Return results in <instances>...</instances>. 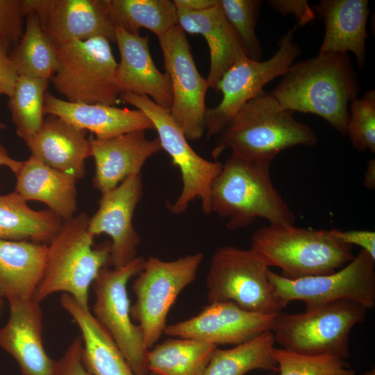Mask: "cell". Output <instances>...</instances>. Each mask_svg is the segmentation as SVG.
Segmentation results:
<instances>
[{"mask_svg": "<svg viewBox=\"0 0 375 375\" xmlns=\"http://www.w3.org/2000/svg\"><path fill=\"white\" fill-rule=\"evenodd\" d=\"M360 90L347 53H318L293 63L269 93L281 109L317 115L346 135L350 103Z\"/></svg>", "mask_w": 375, "mask_h": 375, "instance_id": "1", "label": "cell"}, {"mask_svg": "<svg viewBox=\"0 0 375 375\" xmlns=\"http://www.w3.org/2000/svg\"><path fill=\"white\" fill-rule=\"evenodd\" d=\"M216 138L214 158L229 149L242 158L270 165L285 149L317 143L314 130L281 109L265 91L248 101Z\"/></svg>", "mask_w": 375, "mask_h": 375, "instance_id": "2", "label": "cell"}, {"mask_svg": "<svg viewBox=\"0 0 375 375\" xmlns=\"http://www.w3.org/2000/svg\"><path fill=\"white\" fill-rule=\"evenodd\" d=\"M269 167L231 154L211 186L210 213L227 219L229 230L247 227L258 218L294 225L295 215L274 185Z\"/></svg>", "mask_w": 375, "mask_h": 375, "instance_id": "3", "label": "cell"}, {"mask_svg": "<svg viewBox=\"0 0 375 375\" xmlns=\"http://www.w3.org/2000/svg\"><path fill=\"white\" fill-rule=\"evenodd\" d=\"M90 217L81 212L63 221L47 244L45 267L33 300L41 303L57 292L67 294L89 308V290L100 270L110 265V243L94 246Z\"/></svg>", "mask_w": 375, "mask_h": 375, "instance_id": "4", "label": "cell"}, {"mask_svg": "<svg viewBox=\"0 0 375 375\" xmlns=\"http://www.w3.org/2000/svg\"><path fill=\"white\" fill-rule=\"evenodd\" d=\"M250 249L288 279L335 272L355 256L353 247L336 240L329 230L271 224L257 229Z\"/></svg>", "mask_w": 375, "mask_h": 375, "instance_id": "5", "label": "cell"}, {"mask_svg": "<svg viewBox=\"0 0 375 375\" xmlns=\"http://www.w3.org/2000/svg\"><path fill=\"white\" fill-rule=\"evenodd\" d=\"M367 309L349 301H336L303 312L276 314L270 331L281 348L309 355L349 356L352 328L363 322Z\"/></svg>", "mask_w": 375, "mask_h": 375, "instance_id": "6", "label": "cell"}, {"mask_svg": "<svg viewBox=\"0 0 375 375\" xmlns=\"http://www.w3.org/2000/svg\"><path fill=\"white\" fill-rule=\"evenodd\" d=\"M105 38L74 40L56 47L58 66L50 81L70 102L115 106L121 93L117 64Z\"/></svg>", "mask_w": 375, "mask_h": 375, "instance_id": "7", "label": "cell"}, {"mask_svg": "<svg viewBox=\"0 0 375 375\" xmlns=\"http://www.w3.org/2000/svg\"><path fill=\"white\" fill-rule=\"evenodd\" d=\"M203 259L200 252L169 261L155 256L145 259L133 283L135 301L131 306V315L147 349L164 333L169 311L181 292L195 280Z\"/></svg>", "mask_w": 375, "mask_h": 375, "instance_id": "8", "label": "cell"}, {"mask_svg": "<svg viewBox=\"0 0 375 375\" xmlns=\"http://www.w3.org/2000/svg\"><path fill=\"white\" fill-rule=\"evenodd\" d=\"M269 267L255 251L233 246L213 253L206 285L208 303L230 301L241 308L275 315L285 307L274 296L267 277Z\"/></svg>", "mask_w": 375, "mask_h": 375, "instance_id": "9", "label": "cell"}, {"mask_svg": "<svg viewBox=\"0 0 375 375\" xmlns=\"http://www.w3.org/2000/svg\"><path fill=\"white\" fill-rule=\"evenodd\" d=\"M120 101L144 113L157 132L162 150L181 172L182 188L176 200L168 206L180 215L190 203L200 199L204 214H210V193L213 181L222 171L223 164L199 156L190 145L188 140L172 117L169 108L162 107L146 96L121 92Z\"/></svg>", "mask_w": 375, "mask_h": 375, "instance_id": "10", "label": "cell"}, {"mask_svg": "<svg viewBox=\"0 0 375 375\" xmlns=\"http://www.w3.org/2000/svg\"><path fill=\"white\" fill-rule=\"evenodd\" d=\"M274 296L285 308L301 301L310 310L336 301H349L367 310L375 306V259L360 249L346 265L334 272L297 279L267 273Z\"/></svg>", "mask_w": 375, "mask_h": 375, "instance_id": "11", "label": "cell"}, {"mask_svg": "<svg viewBox=\"0 0 375 375\" xmlns=\"http://www.w3.org/2000/svg\"><path fill=\"white\" fill-rule=\"evenodd\" d=\"M296 24L280 38L278 49L266 60H254L244 56L236 61L222 76L217 92L222 99L205 113V132L208 138L218 135L236 113L250 100L262 94L264 87L273 79L282 76L301 54L300 47L294 41Z\"/></svg>", "mask_w": 375, "mask_h": 375, "instance_id": "12", "label": "cell"}, {"mask_svg": "<svg viewBox=\"0 0 375 375\" xmlns=\"http://www.w3.org/2000/svg\"><path fill=\"white\" fill-rule=\"evenodd\" d=\"M145 259L136 258L119 268L101 269L92 288V314L113 339L136 375H149L147 348L132 319L127 285L142 269Z\"/></svg>", "mask_w": 375, "mask_h": 375, "instance_id": "13", "label": "cell"}, {"mask_svg": "<svg viewBox=\"0 0 375 375\" xmlns=\"http://www.w3.org/2000/svg\"><path fill=\"white\" fill-rule=\"evenodd\" d=\"M158 41L171 83L170 115L188 140H199L205 133L207 79L198 71L185 33L178 24Z\"/></svg>", "mask_w": 375, "mask_h": 375, "instance_id": "14", "label": "cell"}, {"mask_svg": "<svg viewBox=\"0 0 375 375\" xmlns=\"http://www.w3.org/2000/svg\"><path fill=\"white\" fill-rule=\"evenodd\" d=\"M26 16L35 14L56 47L102 37L115 40L110 0H22Z\"/></svg>", "mask_w": 375, "mask_h": 375, "instance_id": "15", "label": "cell"}, {"mask_svg": "<svg viewBox=\"0 0 375 375\" xmlns=\"http://www.w3.org/2000/svg\"><path fill=\"white\" fill-rule=\"evenodd\" d=\"M275 315L249 312L230 301L210 303L197 315L167 325L164 333L172 338L193 339L217 347L235 346L270 331Z\"/></svg>", "mask_w": 375, "mask_h": 375, "instance_id": "16", "label": "cell"}, {"mask_svg": "<svg viewBox=\"0 0 375 375\" xmlns=\"http://www.w3.org/2000/svg\"><path fill=\"white\" fill-rule=\"evenodd\" d=\"M140 174L131 176L101 194L99 208L90 218L88 229L94 237L109 235L110 265L122 267L138 257L140 235L133 224L135 210L142 196Z\"/></svg>", "mask_w": 375, "mask_h": 375, "instance_id": "17", "label": "cell"}, {"mask_svg": "<svg viewBox=\"0 0 375 375\" xmlns=\"http://www.w3.org/2000/svg\"><path fill=\"white\" fill-rule=\"evenodd\" d=\"M10 315L0 328V348L17 362L22 375H56L57 360L43 342V314L33 299L9 303Z\"/></svg>", "mask_w": 375, "mask_h": 375, "instance_id": "18", "label": "cell"}, {"mask_svg": "<svg viewBox=\"0 0 375 375\" xmlns=\"http://www.w3.org/2000/svg\"><path fill=\"white\" fill-rule=\"evenodd\" d=\"M146 131H135L108 139L90 137L95 163L93 185L101 194L126 178L140 174L145 162L162 150L158 138L148 139Z\"/></svg>", "mask_w": 375, "mask_h": 375, "instance_id": "19", "label": "cell"}, {"mask_svg": "<svg viewBox=\"0 0 375 375\" xmlns=\"http://www.w3.org/2000/svg\"><path fill=\"white\" fill-rule=\"evenodd\" d=\"M114 42L120 55L116 74L120 92L146 96L169 109L172 101L169 77L154 64L149 37L131 33L115 26Z\"/></svg>", "mask_w": 375, "mask_h": 375, "instance_id": "20", "label": "cell"}, {"mask_svg": "<svg viewBox=\"0 0 375 375\" xmlns=\"http://www.w3.org/2000/svg\"><path fill=\"white\" fill-rule=\"evenodd\" d=\"M44 115L56 116L96 138L108 139L135 131L154 130L149 118L138 109L101 103L70 102L46 92Z\"/></svg>", "mask_w": 375, "mask_h": 375, "instance_id": "21", "label": "cell"}, {"mask_svg": "<svg viewBox=\"0 0 375 375\" xmlns=\"http://www.w3.org/2000/svg\"><path fill=\"white\" fill-rule=\"evenodd\" d=\"M323 20L325 33L318 53L351 52L362 69L365 64L367 0H321L312 8Z\"/></svg>", "mask_w": 375, "mask_h": 375, "instance_id": "22", "label": "cell"}, {"mask_svg": "<svg viewBox=\"0 0 375 375\" xmlns=\"http://www.w3.org/2000/svg\"><path fill=\"white\" fill-rule=\"evenodd\" d=\"M87 132L56 116L44 119L39 131L26 144L32 156L77 181L85 174V160L91 157Z\"/></svg>", "mask_w": 375, "mask_h": 375, "instance_id": "23", "label": "cell"}, {"mask_svg": "<svg viewBox=\"0 0 375 375\" xmlns=\"http://www.w3.org/2000/svg\"><path fill=\"white\" fill-rule=\"evenodd\" d=\"M178 25L185 33L199 34L209 49L210 67L206 78L209 88L217 91L224 74L246 56L241 42L218 4L201 11L177 10Z\"/></svg>", "mask_w": 375, "mask_h": 375, "instance_id": "24", "label": "cell"}, {"mask_svg": "<svg viewBox=\"0 0 375 375\" xmlns=\"http://www.w3.org/2000/svg\"><path fill=\"white\" fill-rule=\"evenodd\" d=\"M47 253V244L0 240V297L8 303L33 299Z\"/></svg>", "mask_w": 375, "mask_h": 375, "instance_id": "25", "label": "cell"}, {"mask_svg": "<svg viewBox=\"0 0 375 375\" xmlns=\"http://www.w3.org/2000/svg\"><path fill=\"white\" fill-rule=\"evenodd\" d=\"M60 302L80 330L82 360L92 375H136L90 308H83L67 294L61 295Z\"/></svg>", "mask_w": 375, "mask_h": 375, "instance_id": "26", "label": "cell"}, {"mask_svg": "<svg viewBox=\"0 0 375 375\" xmlns=\"http://www.w3.org/2000/svg\"><path fill=\"white\" fill-rule=\"evenodd\" d=\"M15 176V191L26 201L42 202L62 221L75 215L77 180L74 176L50 167L32 156L22 162Z\"/></svg>", "mask_w": 375, "mask_h": 375, "instance_id": "27", "label": "cell"}, {"mask_svg": "<svg viewBox=\"0 0 375 375\" xmlns=\"http://www.w3.org/2000/svg\"><path fill=\"white\" fill-rule=\"evenodd\" d=\"M62 222L49 209H32L15 191L0 195V240L49 244Z\"/></svg>", "mask_w": 375, "mask_h": 375, "instance_id": "28", "label": "cell"}, {"mask_svg": "<svg viewBox=\"0 0 375 375\" xmlns=\"http://www.w3.org/2000/svg\"><path fill=\"white\" fill-rule=\"evenodd\" d=\"M217 347L197 340L170 337L149 349V373L156 375H203Z\"/></svg>", "mask_w": 375, "mask_h": 375, "instance_id": "29", "label": "cell"}, {"mask_svg": "<svg viewBox=\"0 0 375 375\" xmlns=\"http://www.w3.org/2000/svg\"><path fill=\"white\" fill-rule=\"evenodd\" d=\"M270 331L228 349L214 351L203 375H245L256 369L277 372Z\"/></svg>", "mask_w": 375, "mask_h": 375, "instance_id": "30", "label": "cell"}, {"mask_svg": "<svg viewBox=\"0 0 375 375\" xmlns=\"http://www.w3.org/2000/svg\"><path fill=\"white\" fill-rule=\"evenodd\" d=\"M110 11L115 26L133 34L144 28L158 38L178 24L177 10L169 0H110Z\"/></svg>", "mask_w": 375, "mask_h": 375, "instance_id": "31", "label": "cell"}, {"mask_svg": "<svg viewBox=\"0 0 375 375\" xmlns=\"http://www.w3.org/2000/svg\"><path fill=\"white\" fill-rule=\"evenodd\" d=\"M10 56L19 75L50 81L58 66L56 47L33 13L26 15L23 35Z\"/></svg>", "mask_w": 375, "mask_h": 375, "instance_id": "32", "label": "cell"}, {"mask_svg": "<svg viewBox=\"0 0 375 375\" xmlns=\"http://www.w3.org/2000/svg\"><path fill=\"white\" fill-rule=\"evenodd\" d=\"M49 80L19 75L8 107L17 135L27 144L44 121V96Z\"/></svg>", "mask_w": 375, "mask_h": 375, "instance_id": "33", "label": "cell"}, {"mask_svg": "<svg viewBox=\"0 0 375 375\" xmlns=\"http://www.w3.org/2000/svg\"><path fill=\"white\" fill-rule=\"evenodd\" d=\"M279 375H356L346 360L330 355L303 354L274 348Z\"/></svg>", "mask_w": 375, "mask_h": 375, "instance_id": "34", "label": "cell"}, {"mask_svg": "<svg viewBox=\"0 0 375 375\" xmlns=\"http://www.w3.org/2000/svg\"><path fill=\"white\" fill-rule=\"evenodd\" d=\"M228 23L237 34L245 56L260 60L262 47L256 33L262 3L260 0H217Z\"/></svg>", "mask_w": 375, "mask_h": 375, "instance_id": "35", "label": "cell"}, {"mask_svg": "<svg viewBox=\"0 0 375 375\" xmlns=\"http://www.w3.org/2000/svg\"><path fill=\"white\" fill-rule=\"evenodd\" d=\"M346 135L353 147L359 151L375 153V91L366 92L361 98L353 100L349 106Z\"/></svg>", "mask_w": 375, "mask_h": 375, "instance_id": "36", "label": "cell"}, {"mask_svg": "<svg viewBox=\"0 0 375 375\" xmlns=\"http://www.w3.org/2000/svg\"><path fill=\"white\" fill-rule=\"evenodd\" d=\"M26 13L22 0H0V40L17 45L23 33Z\"/></svg>", "mask_w": 375, "mask_h": 375, "instance_id": "37", "label": "cell"}, {"mask_svg": "<svg viewBox=\"0 0 375 375\" xmlns=\"http://www.w3.org/2000/svg\"><path fill=\"white\" fill-rule=\"evenodd\" d=\"M81 349V338L76 336L57 360L56 375H92L83 362Z\"/></svg>", "mask_w": 375, "mask_h": 375, "instance_id": "38", "label": "cell"}, {"mask_svg": "<svg viewBox=\"0 0 375 375\" xmlns=\"http://www.w3.org/2000/svg\"><path fill=\"white\" fill-rule=\"evenodd\" d=\"M9 46L0 40V95L10 97L19 78L17 67L8 54Z\"/></svg>", "mask_w": 375, "mask_h": 375, "instance_id": "39", "label": "cell"}, {"mask_svg": "<svg viewBox=\"0 0 375 375\" xmlns=\"http://www.w3.org/2000/svg\"><path fill=\"white\" fill-rule=\"evenodd\" d=\"M329 231L338 241L352 247L357 245L375 259L374 231L366 230L341 231L337 228H331Z\"/></svg>", "mask_w": 375, "mask_h": 375, "instance_id": "40", "label": "cell"}, {"mask_svg": "<svg viewBox=\"0 0 375 375\" xmlns=\"http://www.w3.org/2000/svg\"><path fill=\"white\" fill-rule=\"evenodd\" d=\"M268 3L279 13L293 15L297 26H303L315 18V14L306 0H269Z\"/></svg>", "mask_w": 375, "mask_h": 375, "instance_id": "41", "label": "cell"}, {"mask_svg": "<svg viewBox=\"0 0 375 375\" xmlns=\"http://www.w3.org/2000/svg\"><path fill=\"white\" fill-rule=\"evenodd\" d=\"M176 10L201 11L210 8L217 3V0H174Z\"/></svg>", "mask_w": 375, "mask_h": 375, "instance_id": "42", "label": "cell"}, {"mask_svg": "<svg viewBox=\"0 0 375 375\" xmlns=\"http://www.w3.org/2000/svg\"><path fill=\"white\" fill-rule=\"evenodd\" d=\"M23 161L17 160L10 156L7 150L0 143V166L8 167L16 175L22 167Z\"/></svg>", "mask_w": 375, "mask_h": 375, "instance_id": "43", "label": "cell"}, {"mask_svg": "<svg viewBox=\"0 0 375 375\" xmlns=\"http://www.w3.org/2000/svg\"><path fill=\"white\" fill-rule=\"evenodd\" d=\"M365 186L367 188L372 189L375 186V160L374 159L369 160L366 172L365 174L364 180Z\"/></svg>", "mask_w": 375, "mask_h": 375, "instance_id": "44", "label": "cell"}, {"mask_svg": "<svg viewBox=\"0 0 375 375\" xmlns=\"http://www.w3.org/2000/svg\"><path fill=\"white\" fill-rule=\"evenodd\" d=\"M3 305H4V300L0 297V317L2 315Z\"/></svg>", "mask_w": 375, "mask_h": 375, "instance_id": "45", "label": "cell"}, {"mask_svg": "<svg viewBox=\"0 0 375 375\" xmlns=\"http://www.w3.org/2000/svg\"><path fill=\"white\" fill-rule=\"evenodd\" d=\"M362 375H375V370L373 368L369 371L365 372Z\"/></svg>", "mask_w": 375, "mask_h": 375, "instance_id": "46", "label": "cell"}, {"mask_svg": "<svg viewBox=\"0 0 375 375\" xmlns=\"http://www.w3.org/2000/svg\"><path fill=\"white\" fill-rule=\"evenodd\" d=\"M6 127V124L0 122V129H3Z\"/></svg>", "mask_w": 375, "mask_h": 375, "instance_id": "47", "label": "cell"}, {"mask_svg": "<svg viewBox=\"0 0 375 375\" xmlns=\"http://www.w3.org/2000/svg\"><path fill=\"white\" fill-rule=\"evenodd\" d=\"M149 375H156V374H151V373H150Z\"/></svg>", "mask_w": 375, "mask_h": 375, "instance_id": "48", "label": "cell"}]
</instances>
